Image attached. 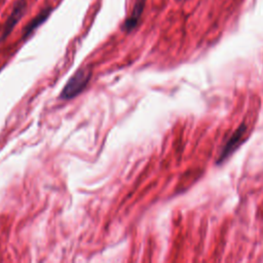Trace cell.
<instances>
[{"mask_svg": "<svg viewBox=\"0 0 263 263\" xmlns=\"http://www.w3.org/2000/svg\"><path fill=\"white\" fill-rule=\"evenodd\" d=\"M177 1H179V2H182V1H185V0H177Z\"/></svg>", "mask_w": 263, "mask_h": 263, "instance_id": "8992f818", "label": "cell"}, {"mask_svg": "<svg viewBox=\"0 0 263 263\" xmlns=\"http://www.w3.org/2000/svg\"><path fill=\"white\" fill-rule=\"evenodd\" d=\"M27 9V2L26 0H16L12 6V10L9 14V16L7 17L4 27H3V31L0 37V41L5 39L10 32L13 30V28L16 26V24L18 23V21L23 17V15L25 14Z\"/></svg>", "mask_w": 263, "mask_h": 263, "instance_id": "7a4b0ae2", "label": "cell"}, {"mask_svg": "<svg viewBox=\"0 0 263 263\" xmlns=\"http://www.w3.org/2000/svg\"><path fill=\"white\" fill-rule=\"evenodd\" d=\"M145 3H146V0H137L136 1L130 14L125 18V21L122 25L123 31L129 33L138 26V24L141 20L142 13L144 11V8H145Z\"/></svg>", "mask_w": 263, "mask_h": 263, "instance_id": "277c9868", "label": "cell"}, {"mask_svg": "<svg viewBox=\"0 0 263 263\" xmlns=\"http://www.w3.org/2000/svg\"><path fill=\"white\" fill-rule=\"evenodd\" d=\"M246 132V125L241 124L230 137V139L226 142L225 146L222 149V152L219 155V159H218V163L223 161L225 158H227L239 145L240 141L242 140L243 134Z\"/></svg>", "mask_w": 263, "mask_h": 263, "instance_id": "3957f363", "label": "cell"}, {"mask_svg": "<svg viewBox=\"0 0 263 263\" xmlns=\"http://www.w3.org/2000/svg\"><path fill=\"white\" fill-rule=\"evenodd\" d=\"M51 11H52V7L48 6V7L43 8L36 16H34V17L26 25V27L24 28V30H23V38L25 39V38L29 37L40 25H42V24L48 18V16L50 15Z\"/></svg>", "mask_w": 263, "mask_h": 263, "instance_id": "5b68a950", "label": "cell"}, {"mask_svg": "<svg viewBox=\"0 0 263 263\" xmlns=\"http://www.w3.org/2000/svg\"><path fill=\"white\" fill-rule=\"evenodd\" d=\"M91 68L90 67H81L78 69L67 81L64 88L61 91V100H71L78 96L88 84V81L91 78Z\"/></svg>", "mask_w": 263, "mask_h": 263, "instance_id": "6da1fadb", "label": "cell"}]
</instances>
